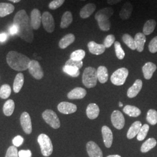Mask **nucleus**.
Segmentation results:
<instances>
[{
  "instance_id": "4",
  "label": "nucleus",
  "mask_w": 157,
  "mask_h": 157,
  "mask_svg": "<svg viewBox=\"0 0 157 157\" xmlns=\"http://www.w3.org/2000/svg\"><path fill=\"white\" fill-rule=\"evenodd\" d=\"M41 151L43 156L49 157L53 151V146L50 138L45 134H41L37 138Z\"/></svg>"
},
{
  "instance_id": "22",
  "label": "nucleus",
  "mask_w": 157,
  "mask_h": 157,
  "mask_svg": "<svg viewBox=\"0 0 157 157\" xmlns=\"http://www.w3.org/2000/svg\"><path fill=\"white\" fill-rule=\"evenodd\" d=\"M134 39L136 46V50L138 52H141L144 50V44L146 43V35H144L143 33H137L135 35Z\"/></svg>"
},
{
  "instance_id": "41",
  "label": "nucleus",
  "mask_w": 157,
  "mask_h": 157,
  "mask_svg": "<svg viewBox=\"0 0 157 157\" xmlns=\"http://www.w3.org/2000/svg\"><path fill=\"white\" fill-rule=\"evenodd\" d=\"M113 13V8H110V7L104 8L102 10H99L96 13V14L102 15L108 17L109 19L112 17Z\"/></svg>"
},
{
  "instance_id": "39",
  "label": "nucleus",
  "mask_w": 157,
  "mask_h": 157,
  "mask_svg": "<svg viewBox=\"0 0 157 157\" xmlns=\"http://www.w3.org/2000/svg\"><path fill=\"white\" fill-rule=\"evenodd\" d=\"M149 129L150 126L147 124H145L143 126H142L138 135H137V139L139 141L144 140L149 131Z\"/></svg>"
},
{
  "instance_id": "46",
  "label": "nucleus",
  "mask_w": 157,
  "mask_h": 157,
  "mask_svg": "<svg viewBox=\"0 0 157 157\" xmlns=\"http://www.w3.org/2000/svg\"><path fill=\"white\" fill-rule=\"evenodd\" d=\"M148 50L151 53H156L157 52V36L154 37L151 40L148 45Z\"/></svg>"
},
{
  "instance_id": "50",
  "label": "nucleus",
  "mask_w": 157,
  "mask_h": 157,
  "mask_svg": "<svg viewBox=\"0 0 157 157\" xmlns=\"http://www.w3.org/2000/svg\"><path fill=\"white\" fill-rule=\"evenodd\" d=\"M7 34L6 33H0V42H5L7 39Z\"/></svg>"
},
{
  "instance_id": "7",
  "label": "nucleus",
  "mask_w": 157,
  "mask_h": 157,
  "mask_svg": "<svg viewBox=\"0 0 157 157\" xmlns=\"http://www.w3.org/2000/svg\"><path fill=\"white\" fill-rule=\"evenodd\" d=\"M41 22L45 30L48 33H52L55 29L54 17L49 12H44L41 17Z\"/></svg>"
},
{
  "instance_id": "25",
  "label": "nucleus",
  "mask_w": 157,
  "mask_h": 157,
  "mask_svg": "<svg viewBox=\"0 0 157 157\" xmlns=\"http://www.w3.org/2000/svg\"><path fill=\"white\" fill-rule=\"evenodd\" d=\"M75 40V36L73 34L69 33L63 37L59 41V47L61 49H65L72 44Z\"/></svg>"
},
{
  "instance_id": "47",
  "label": "nucleus",
  "mask_w": 157,
  "mask_h": 157,
  "mask_svg": "<svg viewBox=\"0 0 157 157\" xmlns=\"http://www.w3.org/2000/svg\"><path fill=\"white\" fill-rule=\"evenodd\" d=\"M23 138L21 136H17L16 137H15L12 140V143L13 146L15 147H19L21 146L23 143Z\"/></svg>"
},
{
  "instance_id": "1",
  "label": "nucleus",
  "mask_w": 157,
  "mask_h": 157,
  "mask_svg": "<svg viewBox=\"0 0 157 157\" xmlns=\"http://www.w3.org/2000/svg\"><path fill=\"white\" fill-rule=\"evenodd\" d=\"M13 24L17 26V34L22 39L28 43L33 41V32L30 18L25 10H22L17 12L13 18Z\"/></svg>"
},
{
  "instance_id": "43",
  "label": "nucleus",
  "mask_w": 157,
  "mask_h": 157,
  "mask_svg": "<svg viewBox=\"0 0 157 157\" xmlns=\"http://www.w3.org/2000/svg\"><path fill=\"white\" fill-rule=\"evenodd\" d=\"M65 0H53L49 4L48 7L50 10H56L61 6L62 4L65 2Z\"/></svg>"
},
{
  "instance_id": "32",
  "label": "nucleus",
  "mask_w": 157,
  "mask_h": 157,
  "mask_svg": "<svg viewBox=\"0 0 157 157\" xmlns=\"http://www.w3.org/2000/svg\"><path fill=\"white\" fill-rule=\"evenodd\" d=\"M157 145V141L154 138H150L142 144L141 147V151L142 152H147L154 148Z\"/></svg>"
},
{
  "instance_id": "51",
  "label": "nucleus",
  "mask_w": 157,
  "mask_h": 157,
  "mask_svg": "<svg viewBox=\"0 0 157 157\" xmlns=\"http://www.w3.org/2000/svg\"><path fill=\"white\" fill-rule=\"evenodd\" d=\"M122 0H107V2L110 5H115L116 4H118Z\"/></svg>"
},
{
  "instance_id": "10",
  "label": "nucleus",
  "mask_w": 157,
  "mask_h": 157,
  "mask_svg": "<svg viewBox=\"0 0 157 157\" xmlns=\"http://www.w3.org/2000/svg\"><path fill=\"white\" fill-rule=\"evenodd\" d=\"M20 121L24 132L26 134H30L32 132V124L31 118L28 112H23L20 118Z\"/></svg>"
},
{
  "instance_id": "23",
  "label": "nucleus",
  "mask_w": 157,
  "mask_h": 157,
  "mask_svg": "<svg viewBox=\"0 0 157 157\" xmlns=\"http://www.w3.org/2000/svg\"><path fill=\"white\" fill-rule=\"evenodd\" d=\"M100 108L95 103L90 104L86 109V114L90 119H94L98 117Z\"/></svg>"
},
{
  "instance_id": "36",
  "label": "nucleus",
  "mask_w": 157,
  "mask_h": 157,
  "mask_svg": "<svg viewBox=\"0 0 157 157\" xmlns=\"http://www.w3.org/2000/svg\"><path fill=\"white\" fill-rule=\"evenodd\" d=\"M147 121L151 125L157 124V111L155 109H150L147 114Z\"/></svg>"
},
{
  "instance_id": "38",
  "label": "nucleus",
  "mask_w": 157,
  "mask_h": 157,
  "mask_svg": "<svg viewBox=\"0 0 157 157\" xmlns=\"http://www.w3.org/2000/svg\"><path fill=\"white\" fill-rule=\"evenodd\" d=\"M86 52L83 50H78L75 51L70 56V59L75 61H82L84 59Z\"/></svg>"
},
{
  "instance_id": "44",
  "label": "nucleus",
  "mask_w": 157,
  "mask_h": 157,
  "mask_svg": "<svg viewBox=\"0 0 157 157\" xmlns=\"http://www.w3.org/2000/svg\"><path fill=\"white\" fill-rule=\"evenodd\" d=\"M18 151L15 146H11L7 150L6 157H18Z\"/></svg>"
},
{
  "instance_id": "29",
  "label": "nucleus",
  "mask_w": 157,
  "mask_h": 157,
  "mask_svg": "<svg viewBox=\"0 0 157 157\" xmlns=\"http://www.w3.org/2000/svg\"><path fill=\"white\" fill-rule=\"evenodd\" d=\"M73 21V16L71 12H65L61 18L60 26L62 29L67 28Z\"/></svg>"
},
{
  "instance_id": "15",
  "label": "nucleus",
  "mask_w": 157,
  "mask_h": 157,
  "mask_svg": "<svg viewBox=\"0 0 157 157\" xmlns=\"http://www.w3.org/2000/svg\"><path fill=\"white\" fill-rule=\"evenodd\" d=\"M95 20L97 21L98 26L102 31H108L111 28V22L108 17L95 14Z\"/></svg>"
},
{
  "instance_id": "9",
  "label": "nucleus",
  "mask_w": 157,
  "mask_h": 157,
  "mask_svg": "<svg viewBox=\"0 0 157 157\" xmlns=\"http://www.w3.org/2000/svg\"><path fill=\"white\" fill-rule=\"evenodd\" d=\"M111 122L113 126L118 130L124 128L125 120L122 112L118 110L114 111L111 114Z\"/></svg>"
},
{
  "instance_id": "53",
  "label": "nucleus",
  "mask_w": 157,
  "mask_h": 157,
  "mask_svg": "<svg viewBox=\"0 0 157 157\" xmlns=\"http://www.w3.org/2000/svg\"><path fill=\"white\" fill-rule=\"evenodd\" d=\"M107 157H122L121 156H120L119 155H108Z\"/></svg>"
},
{
  "instance_id": "24",
  "label": "nucleus",
  "mask_w": 157,
  "mask_h": 157,
  "mask_svg": "<svg viewBox=\"0 0 157 157\" xmlns=\"http://www.w3.org/2000/svg\"><path fill=\"white\" fill-rule=\"evenodd\" d=\"M141 126H142V124L140 121H136L132 124L127 133L128 139H132L136 137V136L138 135Z\"/></svg>"
},
{
  "instance_id": "49",
  "label": "nucleus",
  "mask_w": 157,
  "mask_h": 157,
  "mask_svg": "<svg viewBox=\"0 0 157 157\" xmlns=\"http://www.w3.org/2000/svg\"><path fill=\"white\" fill-rule=\"evenodd\" d=\"M9 32H10V33L11 35H13V34H17V32H18V29L17 28V26L14 24H13L12 25H11L10 29H9Z\"/></svg>"
},
{
  "instance_id": "21",
  "label": "nucleus",
  "mask_w": 157,
  "mask_h": 157,
  "mask_svg": "<svg viewBox=\"0 0 157 157\" xmlns=\"http://www.w3.org/2000/svg\"><path fill=\"white\" fill-rule=\"evenodd\" d=\"M133 6L130 2H127L124 4L119 12V17L122 20H127L132 15Z\"/></svg>"
},
{
  "instance_id": "8",
  "label": "nucleus",
  "mask_w": 157,
  "mask_h": 157,
  "mask_svg": "<svg viewBox=\"0 0 157 157\" xmlns=\"http://www.w3.org/2000/svg\"><path fill=\"white\" fill-rule=\"evenodd\" d=\"M29 73L32 76L37 80L43 78L44 72L40 65L39 62L36 60H31L28 67Z\"/></svg>"
},
{
  "instance_id": "31",
  "label": "nucleus",
  "mask_w": 157,
  "mask_h": 157,
  "mask_svg": "<svg viewBox=\"0 0 157 157\" xmlns=\"http://www.w3.org/2000/svg\"><path fill=\"white\" fill-rule=\"evenodd\" d=\"M157 22L154 19H150L147 21L143 27V32L144 35H150L155 30Z\"/></svg>"
},
{
  "instance_id": "28",
  "label": "nucleus",
  "mask_w": 157,
  "mask_h": 157,
  "mask_svg": "<svg viewBox=\"0 0 157 157\" xmlns=\"http://www.w3.org/2000/svg\"><path fill=\"white\" fill-rule=\"evenodd\" d=\"M24 83V76L23 73L17 74L13 84V89L15 93H18L22 89Z\"/></svg>"
},
{
  "instance_id": "42",
  "label": "nucleus",
  "mask_w": 157,
  "mask_h": 157,
  "mask_svg": "<svg viewBox=\"0 0 157 157\" xmlns=\"http://www.w3.org/2000/svg\"><path fill=\"white\" fill-rule=\"evenodd\" d=\"M115 37L113 34L108 35L104 41V45L105 48H109L115 43Z\"/></svg>"
},
{
  "instance_id": "16",
  "label": "nucleus",
  "mask_w": 157,
  "mask_h": 157,
  "mask_svg": "<svg viewBox=\"0 0 157 157\" xmlns=\"http://www.w3.org/2000/svg\"><path fill=\"white\" fill-rule=\"evenodd\" d=\"M143 86V82L140 79H137L135 81L134 84L132 87L129 88L128 92L127 95L130 98H133L135 97H136L137 94L140 91Z\"/></svg>"
},
{
  "instance_id": "30",
  "label": "nucleus",
  "mask_w": 157,
  "mask_h": 157,
  "mask_svg": "<svg viewBox=\"0 0 157 157\" xmlns=\"http://www.w3.org/2000/svg\"><path fill=\"white\" fill-rule=\"evenodd\" d=\"M124 112L131 117H137L140 115L141 111L137 107L128 105L124 107L123 109Z\"/></svg>"
},
{
  "instance_id": "54",
  "label": "nucleus",
  "mask_w": 157,
  "mask_h": 157,
  "mask_svg": "<svg viewBox=\"0 0 157 157\" xmlns=\"http://www.w3.org/2000/svg\"><path fill=\"white\" fill-rule=\"evenodd\" d=\"M119 107H123V104H122L121 102H119Z\"/></svg>"
},
{
  "instance_id": "18",
  "label": "nucleus",
  "mask_w": 157,
  "mask_h": 157,
  "mask_svg": "<svg viewBox=\"0 0 157 157\" xmlns=\"http://www.w3.org/2000/svg\"><path fill=\"white\" fill-rule=\"evenodd\" d=\"M157 69V66L155 64L151 62H147L142 67V71L144 78L149 80L151 78L153 73Z\"/></svg>"
},
{
  "instance_id": "14",
  "label": "nucleus",
  "mask_w": 157,
  "mask_h": 157,
  "mask_svg": "<svg viewBox=\"0 0 157 157\" xmlns=\"http://www.w3.org/2000/svg\"><path fill=\"white\" fill-rule=\"evenodd\" d=\"M101 132L105 146L107 148H110L112 146L113 141V134L111 130L107 126H103Z\"/></svg>"
},
{
  "instance_id": "55",
  "label": "nucleus",
  "mask_w": 157,
  "mask_h": 157,
  "mask_svg": "<svg viewBox=\"0 0 157 157\" xmlns=\"http://www.w3.org/2000/svg\"><path fill=\"white\" fill-rule=\"evenodd\" d=\"M82 1H85V0H82Z\"/></svg>"
},
{
  "instance_id": "37",
  "label": "nucleus",
  "mask_w": 157,
  "mask_h": 157,
  "mask_svg": "<svg viewBox=\"0 0 157 157\" xmlns=\"http://www.w3.org/2000/svg\"><path fill=\"white\" fill-rule=\"evenodd\" d=\"M11 93V87L8 84H4L0 88V97L2 99L8 98Z\"/></svg>"
},
{
  "instance_id": "52",
  "label": "nucleus",
  "mask_w": 157,
  "mask_h": 157,
  "mask_svg": "<svg viewBox=\"0 0 157 157\" xmlns=\"http://www.w3.org/2000/svg\"><path fill=\"white\" fill-rule=\"evenodd\" d=\"M8 1H11V2H13V3H17V2H20L21 0H8Z\"/></svg>"
},
{
  "instance_id": "12",
  "label": "nucleus",
  "mask_w": 157,
  "mask_h": 157,
  "mask_svg": "<svg viewBox=\"0 0 157 157\" xmlns=\"http://www.w3.org/2000/svg\"><path fill=\"white\" fill-rule=\"evenodd\" d=\"M41 12L38 9L35 8L32 10L30 15V21L34 30H38L40 28L41 23Z\"/></svg>"
},
{
  "instance_id": "2",
  "label": "nucleus",
  "mask_w": 157,
  "mask_h": 157,
  "mask_svg": "<svg viewBox=\"0 0 157 157\" xmlns=\"http://www.w3.org/2000/svg\"><path fill=\"white\" fill-rule=\"evenodd\" d=\"M31 61L25 55L15 51H10L6 56V62L12 69L17 71H23L28 69Z\"/></svg>"
},
{
  "instance_id": "11",
  "label": "nucleus",
  "mask_w": 157,
  "mask_h": 157,
  "mask_svg": "<svg viewBox=\"0 0 157 157\" xmlns=\"http://www.w3.org/2000/svg\"><path fill=\"white\" fill-rule=\"evenodd\" d=\"M87 151L90 157H102L103 154L101 148L95 142L90 141L86 145Z\"/></svg>"
},
{
  "instance_id": "40",
  "label": "nucleus",
  "mask_w": 157,
  "mask_h": 157,
  "mask_svg": "<svg viewBox=\"0 0 157 157\" xmlns=\"http://www.w3.org/2000/svg\"><path fill=\"white\" fill-rule=\"evenodd\" d=\"M114 47H115L116 56H117V58L119 59H121V60L123 59L125 56V53L122 48L121 43L119 41H115L114 43Z\"/></svg>"
},
{
  "instance_id": "45",
  "label": "nucleus",
  "mask_w": 157,
  "mask_h": 157,
  "mask_svg": "<svg viewBox=\"0 0 157 157\" xmlns=\"http://www.w3.org/2000/svg\"><path fill=\"white\" fill-rule=\"evenodd\" d=\"M83 63L82 61H75L72 59H69L65 63V65L77 67L78 69L82 68L83 67Z\"/></svg>"
},
{
  "instance_id": "17",
  "label": "nucleus",
  "mask_w": 157,
  "mask_h": 157,
  "mask_svg": "<svg viewBox=\"0 0 157 157\" xmlns=\"http://www.w3.org/2000/svg\"><path fill=\"white\" fill-rule=\"evenodd\" d=\"M88 48L89 51L94 55H101L105 51V47L104 44H97L95 41H91L88 43Z\"/></svg>"
},
{
  "instance_id": "13",
  "label": "nucleus",
  "mask_w": 157,
  "mask_h": 157,
  "mask_svg": "<svg viewBox=\"0 0 157 157\" xmlns=\"http://www.w3.org/2000/svg\"><path fill=\"white\" fill-rule=\"evenodd\" d=\"M58 109L63 114H71L77 111V106L71 102H61L58 105Z\"/></svg>"
},
{
  "instance_id": "35",
  "label": "nucleus",
  "mask_w": 157,
  "mask_h": 157,
  "mask_svg": "<svg viewBox=\"0 0 157 157\" xmlns=\"http://www.w3.org/2000/svg\"><path fill=\"white\" fill-rule=\"evenodd\" d=\"M63 71L65 73L69 75V76L76 78L78 76L80 75V71L79 69L77 67H71V66H67V65H65L63 67Z\"/></svg>"
},
{
  "instance_id": "20",
  "label": "nucleus",
  "mask_w": 157,
  "mask_h": 157,
  "mask_svg": "<svg viewBox=\"0 0 157 157\" xmlns=\"http://www.w3.org/2000/svg\"><path fill=\"white\" fill-rule=\"evenodd\" d=\"M96 6L94 4L89 3L84 6L80 11V16L83 19H87L94 12Z\"/></svg>"
},
{
  "instance_id": "3",
  "label": "nucleus",
  "mask_w": 157,
  "mask_h": 157,
  "mask_svg": "<svg viewBox=\"0 0 157 157\" xmlns=\"http://www.w3.org/2000/svg\"><path fill=\"white\" fill-rule=\"evenodd\" d=\"M97 70L94 67H87L84 69L82 82L87 88L94 87L97 82Z\"/></svg>"
},
{
  "instance_id": "33",
  "label": "nucleus",
  "mask_w": 157,
  "mask_h": 157,
  "mask_svg": "<svg viewBox=\"0 0 157 157\" xmlns=\"http://www.w3.org/2000/svg\"><path fill=\"white\" fill-rule=\"evenodd\" d=\"M15 109V102L12 100H9L6 102L3 107V112L4 115L10 117L11 116Z\"/></svg>"
},
{
  "instance_id": "19",
  "label": "nucleus",
  "mask_w": 157,
  "mask_h": 157,
  "mask_svg": "<svg viewBox=\"0 0 157 157\" xmlns=\"http://www.w3.org/2000/svg\"><path fill=\"white\" fill-rule=\"evenodd\" d=\"M86 90L82 87H76L71 90L67 94V98L69 99H82L86 95Z\"/></svg>"
},
{
  "instance_id": "34",
  "label": "nucleus",
  "mask_w": 157,
  "mask_h": 157,
  "mask_svg": "<svg viewBox=\"0 0 157 157\" xmlns=\"http://www.w3.org/2000/svg\"><path fill=\"white\" fill-rule=\"evenodd\" d=\"M123 41L125 44L132 50H135L136 49V46L135 44V39L129 34H124L122 36Z\"/></svg>"
},
{
  "instance_id": "6",
  "label": "nucleus",
  "mask_w": 157,
  "mask_h": 157,
  "mask_svg": "<svg viewBox=\"0 0 157 157\" xmlns=\"http://www.w3.org/2000/svg\"><path fill=\"white\" fill-rule=\"evenodd\" d=\"M42 117L45 122L54 129H58L61 123L56 113L51 109H47L43 112Z\"/></svg>"
},
{
  "instance_id": "27",
  "label": "nucleus",
  "mask_w": 157,
  "mask_h": 157,
  "mask_svg": "<svg viewBox=\"0 0 157 157\" xmlns=\"http://www.w3.org/2000/svg\"><path fill=\"white\" fill-rule=\"evenodd\" d=\"M97 78L101 83H105L108 79V72L107 67L104 66H100L97 70Z\"/></svg>"
},
{
  "instance_id": "26",
  "label": "nucleus",
  "mask_w": 157,
  "mask_h": 157,
  "mask_svg": "<svg viewBox=\"0 0 157 157\" xmlns=\"http://www.w3.org/2000/svg\"><path fill=\"white\" fill-rule=\"evenodd\" d=\"M15 10V6L11 4L1 2L0 3V17H3L10 15Z\"/></svg>"
},
{
  "instance_id": "48",
  "label": "nucleus",
  "mask_w": 157,
  "mask_h": 157,
  "mask_svg": "<svg viewBox=\"0 0 157 157\" xmlns=\"http://www.w3.org/2000/svg\"><path fill=\"white\" fill-rule=\"evenodd\" d=\"M19 157H32V152L30 150H21L18 152Z\"/></svg>"
},
{
  "instance_id": "5",
  "label": "nucleus",
  "mask_w": 157,
  "mask_h": 157,
  "mask_svg": "<svg viewBox=\"0 0 157 157\" xmlns=\"http://www.w3.org/2000/svg\"><path fill=\"white\" fill-rule=\"evenodd\" d=\"M129 71L125 67H121L112 73L111 81L112 84L116 86H122L125 83L128 76Z\"/></svg>"
}]
</instances>
